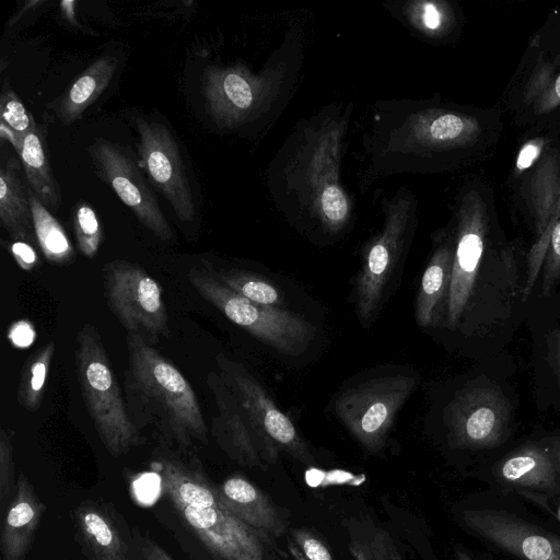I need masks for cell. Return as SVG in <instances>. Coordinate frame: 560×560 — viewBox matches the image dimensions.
Returning a JSON list of instances; mask_svg holds the SVG:
<instances>
[{
	"label": "cell",
	"mask_w": 560,
	"mask_h": 560,
	"mask_svg": "<svg viewBox=\"0 0 560 560\" xmlns=\"http://www.w3.org/2000/svg\"><path fill=\"white\" fill-rule=\"evenodd\" d=\"M527 252L521 238L504 233L491 188L480 184L470 191L435 327L464 355L480 362L508 352L527 312Z\"/></svg>",
	"instance_id": "obj_1"
},
{
	"label": "cell",
	"mask_w": 560,
	"mask_h": 560,
	"mask_svg": "<svg viewBox=\"0 0 560 560\" xmlns=\"http://www.w3.org/2000/svg\"><path fill=\"white\" fill-rule=\"evenodd\" d=\"M126 404L140 431L152 427L179 448L205 444L208 428L194 388L147 339L127 332Z\"/></svg>",
	"instance_id": "obj_2"
},
{
	"label": "cell",
	"mask_w": 560,
	"mask_h": 560,
	"mask_svg": "<svg viewBox=\"0 0 560 560\" xmlns=\"http://www.w3.org/2000/svg\"><path fill=\"white\" fill-rule=\"evenodd\" d=\"M510 354L478 362L451 390L441 420L448 446L487 452L506 443L517 428L520 396Z\"/></svg>",
	"instance_id": "obj_3"
},
{
	"label": "cell",
	"mask_w": 560,
	"mask_h": 560,
	"mask_svg": "<svg viewBox=\"0 0 560 560\" xmlns=\"http://www.w3.org/2000/svg\"><path fill=\"white\" fill-rule=\"evenodd\" d=\"M514 180L516 209L534 234L527 252L530 298L560 212V138L550 133L526 142L516 159Z\"/></svg>",
	"instance_id": "obj_4"
},
{
	"label": "cell",
	"mask_w": 560,
	"mask_h": 560,
	"mask_svg": "<svg viewBox=\"0 0 560 560\" xmlns=\"http://www.w3.org/2000/svg\"><path fill=\"white\" fill-rule=\"evenodd\" d=\"M75 374L98 438L115 457L127 454L142 439L121 395L97 328L84 323L75 337Z\"/></svg>",
	"instance_id": "obj_5"
},
{
	"label": "cell",
	"mask_w": 560,
	"mask_h": 560,
	"mask_svg": "<svg viewBox=\"0 0 560 560\" xmlns=\"http://www.w3.org/2000/svg\"><path fill=\"white\" fill-rule=\"evenodd\" d=\"M187 278L198 294L226 318L282 354H302L315 339V325L303 316L283 307L265 306L245 299L206 267L190 268Z\"/></svg>",
	"instance_id": "obj_6"
},
{
	"label": "cell",
	"mask_w": 560,
	"mask_h": 560,
	"mask_svg": "<svg viewBox=\"0 0 560 560\" xmlns=\"http://www.w3.org/2000/svg\"><path fill=\"white\" fill-rule=\"evenodd\" d=\"M508 104L520 125L540 129L560 122V13L530 42Z\"/></svg>",
	"instance_id": "obj_7"
},
{
	"label": "cell",
	"mask_w": 560,
	"mask_h": 560,
	"mask_svg": "<svg viewBox=\"0 0 560 560\" xmlns=\"http://www.w3.org/2000/svg\"><path fill=\"white\" fill-rule=\"evenodd\" d=\"M418 381L409 375H387L359 383L335 400L337 418L369 452L384 447L397 412Z\"/></svg>",
	"instance_id": "obj_8"
},
{
	"label": "cell",
	"mask_w": 560,
	"mask_h": 560,
	"mask_svg": "<svg viewBox=\"0 0 560 560\" xmlns=\"http://www.w3.org/2000/svg\"><path fill=\"white\" fill-rule=\"evenodd\" d=\"M104 295L127 332L155 342L167 331V313L158 281L140 266L125 260L102 267Z\"/></svg>",
	"instance_id": "obj_9"
},
{
	"label": "cell",
	"mask_w": 560,
	"mask_h": 560,
	"mask_svg": "<svg viewBox=\"0 0 560 560\" xmlns=\"http://www.w3.org/2000/svg\"><path fill=\"white\" fill-rule=\"evenodd\" d=\"M215 365L257 430L295 459L313 464L314 457L294 423L277 407L260 382L242 363L223 353L215 355Z\"/></svg>",
	"instance_id": "obj_10"
},
{
	"label": "cell",
	"mask_w": 560,
	"mask_h": 560,
	"mask_svg": "<svg viewBox=\"0 0 560 560\" xmlns=\"http://www.w3.org/2000/svg\"><path fill=\"white\" fill-rule=\"evenodd\" d=\"M524 325L530 335L533 397L540 412L560 413V302L528 300Z\"/></svg>",
	"instance_id": "obj_11"
},
{
	"label": "cell",
	"mask_w": 560,
	"mask_h": 560,
	"mask_svg": "<svg viewBox=\"0 0 560 560\" xmlns=\"http://www.w3.org/2000/svg\"><path fill=\"white\" fill-rule=\"evenodd\" d=\"M206 384L218 415L212 432L221 448L240 465L264 468L278 459L279 447L262 435L218 371H210Z\"/></svg>",
	"instance_id": "obj_12"
},
{
	"label": "cell",
	"mask_w": 560,
	"mask_h": 560,
	"mask_svg": "<svg viewBox=\"0 0 560 560\" xmlns=\"http://www.w3.org/2000/svg\"><path fill=\"white\" fill-rule=\"evenodd\" d=\"M139 153L151 183L182 222H191L196 207L177 142L168 129L145 118L136 120Z\"/></svg>",
	"instance_id": "obj_13"
},
{
	"label": "cell",
	"mask_w": 560,
	"mask_h": 560,
	"mask_svg": "<svg viewBox=\"0 0 560 560\" xmlns=\"http://www.w3.org/2000/svg\"><path fill=\"white\" fill-rule=\"evenodd\" d=\"M89 152L97 174L138 220L162 241H171L172 228L133 160L119 145L106 140L92 143Z\"/></svg>",
	"instance_id": "obj_14"
},
{
	"label": "cell",
	"mask_w": 560,
	"mask_h": 560,
	"mask_svg": "<svg viewBox=\"0 0 560 560\" xmlns=\"http://www.w3.org/2000/svg\"><path fill=\"white\" fill-rule=\"evenodd\" d=\"M180 516L215 556L223 560H265L261 538L219 501L201 508L175 502Z\"/></svg>",
	"instance_id": "obj_15"
},
{
	"label": "cell",
	"mask_w": 560,
	"mask_h": 560,
	"mask_svg": "<svg viewBox=\"0 0 560 560\" xmlns=\"http://www.w3.org/2000/svg\"><path fill=\"white\" fill-rule=\"evenodd\" d=\"M463 521L472 532L522 560H560V538L505 512L468 510Z\"/></svg>",
	"instance_id": "obj_16"
},
{
	"label": "cell",
	"mask_w": 560,
	"mask_h": 560,
	"mask_svg": "<svg viewBox=\"0 0 560 560\" xmlns=\"http://www.w3.org/2000/svg\"><path fill=\"white\" fill-rule=\"evenodd\" d=\"M492 471L506 486L549 493L560 489L551 455L536 433L497 460Z\"/></svg>",
	"instance_id": "obj_17"
},
{
	"label": "cell",
	"mask_w": 560,
	"mask_h": 560,
	"mask_svg": "<svg viewBox=\"0 0 560 560\" xmlns=\"http://www.w3.org/2000/svg\"><path fill=\"white\" fill-rule=\"evenodd\" d=\"M222 504L255 530L261 539L280 537L287 525L267 495L242 476H231L215 486Z\"/></svg>",
	"instance_id": "obj_18"
},
{
	"label": "cell",
	"mask_w": 560,
	"mask_h": 560,
	"mask_svg": "<svg viewBox=\"0 0 560 560\" xmlns=\"http://www.w3.org/2000/svg\"><path fill=\"white\" fill-rule=\"evenodd\" d=\"M74 523L90 560H135L121 526L107 508L83 502L74 511Z\"/></svg>",
	"instance_id": "obj_19"
},
{
	"label": "cell",
	"mask_w": 560,
	"mask_h": 560,
	"mask_svg": "<svg viewBox=\"0 0 560 560\" xmlns=\"http://www.w3.org/2000/svg\"><path fill=\"white\" fill-rule=\"evenodd\" d=\"M45 509L27 476L20 472L15 495L9 505L1 530L3 560H24Z\"/></svg>",
	"instance_id": "obj_20"
},
{
	"label": "cell",
	"mask_w": 560,
	"mask_h": 560,
	"mask_svg": "<svg viewBox=\"0 0 560 560\" xmlns=\"http://www.w3.org/2000/svg\"><path fill=\"white\" fill-rule=\"evenodd\" d=\"M0 220L9 234L18 241H36L28 189L21 179L18 161L11 155L1 162Z\"/></svg>",
	"instance_id": "obj_21"
},
{
	"label": "cell",
	"mask_w": 560,
	"mask_h": 560,
	"mask_svg": "<svg viewBox=\"0 0 560 560\" xmlns=\"http://www.w3.org/2000/svg\"><path fill=\"white\" fill-rule=\"evenodd\" d=\"M454 244L441 247L423 271L418 290L415 316L422 328L436 327L448 289Z\"/></svg>",
	"instance_id": "obj_22"
},
{
	"label": "cell",
	"mask_w": 560,
	"mask_h": 560,
	"mask_svg": "<svg viewBox=\"0 0 560 560\" xmlns=\"http://www.w3.org/2000/svg\"><path fill=\"white\" fill-rule=\"evenodd\" d=\"M117 65L116 57L104 55L80 74L57 106V116L62 125H70L83 115L106 89Z\"/></svg>",
	"instance_id": "obj_23"
},
{
	"label": "cell",
	"mask_w": 560,
	"mask_h": 560,
	"mask_svg": "<svg viewBox=\"0 0 560 560\" xmlns=\"http://www.w3.org/2000/svg\"><path fill=\"white\" fill-rule=\"evenodd\" d=\"M19 156L30 189L49 211L57 212L61 206V192L50 168L45 148V133L40 127L36 126L25 136Z\"/></svg>",
	"instance_id": "obj_24"
},
{
	"label": "cell",
	"mask_w": 560,
	"mask_h": 560,
	"mask_svg": "<svg viewBox=\"0 0 560 560\" xmlns=\"http://www.w3.org/2000/svg\"><path fill=\"white\" fill-rule=\"evenodd\" d=\"M28 198L35 238L45 258L57 265L70 264L74 252L62 225L31 189Z\"/></svg>",
	"instance_id": "obj_25"
},
{
	"label": "cell",
	"mask_w": 560,
	"mask_h": 560,
	"mask_svg": "<svg viewBox=\"0 0 560 560\" xmlns=\"http://www.w3.org/2000/svg\"><path fill=\"white\" fill-rule=\"evenodd\" d=\"M55 349V341H48L34 352L23 366L18 399L26 410L35 411L40 406Z\"/></svg>",
	"instance_id": "obj_26"
},
{
	"label": "cell",
	"mask_w": 560,
	"mask_h": 560,
	"mask_svg": "<svg viewBox=\"0 0 560 560\" xmlns=\"http://www.w3.org/2000/svg\"><path fill=\"white\" fill-rule=\"evenodd\" d=\"M206 268L222 283L245 299L265 306L282 307L280 291L265 278L237 269Z\"/></svg>",
	"instance_id": "obj_27"
},
{
	"label": "cell",
	"mask_w": 560,
	"mask_h": 560,
	"mask_svg": "<svg viewBox=\"0 0 560 560\" xmlns=\"http://www.w3.org/2000/svg\"><path fill=\"white\" fill-rule=\"evenodd\" d=\"M36 127L20 97L4 81L0 98V132L20 154L23 140Z\"/></svg>",
	"instance_id": "obj_28"
},
{
	"label": "cell",
	"mask_w": 560,
	"mask_h": 560,
	"mask_svg": "<svg viewBox=\"0 0 560 560\" xmlns=\"http://www.w3.org/2000/svg\"><path fill=\"white\" fill-rule=\"evenodd\" d=\"M354 560H405L387 532L372 526L349 544Z\"/></svg>",
	"instance_id": "obj_29"
},
{
	"label": "cell",
	"mask_w": 560,
	"mask_h": 560,
	"mask_svg": "<svg viewBox=\"0 0 560 560\" xmlns=\"http://www.w3.org/2000/svg\"><path fill=\"white\" fill-rule=\"evenodd\" d=\"M560 290V212L552 226L550 240L542 259L532 295L551 298ZM530 295V296H532Z\"/></svg>",
	"instance_id": "obj_30"
},
{
	"label": "cell",
	"mask_w": 560,
	"mask_h": 560,
	"mask_svg": "<svg viewBox=\"0 0 560 560\" xmlns=\"http://www.w3.org/2000/svg\"><path fill=\"white\" fill-rule=\"evenodd\" d=\"M73 224L79 249L85 257H94L101 244L102 229L97 215L90 205L85 202L78 205Z\"/></svg>",
	"instance_id": "obj_31"
},
{
	"label": "cell",
	"mask_w": 560,
	"mask_h": 560,
	"mask_svg": "<svg viewBox=\"0 0 560 560\" xmlns=\"http://www.w3.org/2000/svg\"><path fill=\"white\" fill-rule=\"evenodd\" d=\"M14 488V463L12 434L0 429V502L3 508Z\"/></svg>",
	"instance_id": "obj_32"
},
{
	"label": "cell",
	"mask_w": 560,
	"mask_h": 560,
	"mask_svg": "<svg viewBox=\"0 0 560 560\" xmlns=\"http://www.w3.org/2000/svg\"><path fill=\"white\" fill-rule=\"evenodd\" d=\"M322 208L329 221H342L348 211L347 200L342 191L336 186L326 187L322 194Z\"/></svg>",
	"instance_id": "obj_33"
},
{
	"label": "cell",
	"mask_w": 560,
	"mask_h": 560,
	"mask_svg": "<svg viewBox=\"0 0 560 560\" xmlns=\"http://www.w3.org/2000/svg\"><path fill=\"white\" fill-rule=\"evenodd\" d=\"M292 537L307 560H332L326 546L310 532L294 529Z\"/></svg>",
	"instance_id": "obj_34"
},
{
	"label": "cell",
	"mask_w": 560,
	"mask_h": 560,
	"mask_svg": "<svg viewBox=\"0 0 560 560\" xmlns=\"http://www.w3.org/2000/svg\"><path fill=\"white\" fill-rule=\"evenodd\" d=\"M135 537L143 560H173V558L149 536L136 533Z\"/></svg>",
	"instance_id": "obj_35"
},
{
	"label": "cell",
	"mask_w": 560,
	"mask_h": 560,
	"mask_svg": "<svg viewBox=\"0 0 560 560\" xmlns=\"http://www.w3.org/2000/svg\"><path fill=\"white\" fill-rule=\"evenodd\" d=\"M11 250L22 269L31 270L37 264V255L28 243L16 241L12 244Z\"/></svg>",
	"instance_id": "obj_36"
},
{
	"label": "cell",
	"mask_w": 560,
	"mask_h": 560,
	"mask_svg": "<svg viewBox=\"0 0 560 560\" xmlns=\"http://www.w3.org/2000/svg\"><path fill=\"white\" fill-rule=\"evenodd\" d=\"M536 434L551 455L558 476L560 478V429L553 431H540Z\"/></svg>",
	"instance_id": "obj_37"
},
{
	"label": "cell",
	"mask_w": 560,
	"mask_h": 560,
	"mask_svg": "<svg viewBox=\"0 0 560 560\" xmlns=\"http://www.w3.org/2000/svg\"><path fill=\"white\" fill-rule=\"evenodd\" d=\"M35 337V331L32 325L25 320L15 323L10 330L9 338L16 347L30 346Z\"/></svg>",
	"instance_id": "obj_38"
},
{
	"label": "cell",
	"mask_w": 560,
	"mask_h": 560,
	"mask_svg": "<svg viewBox=\"0 0 560 560\" xmlns=\"http://www.w3.org/2000/svg\"><path fill=\"white\" fill-rule=\"evenodd\" d=\"M423 22L431 30L438 28L441 24V14L432 3L424 5Z\"/></svg>",
	"instance_id": "obj_39"
},
{
	"label": "cell",
	"mask_w": 560,
	"mask_h": 560,
	"mask_svg": "<svg viewBox=\"0 0 560 560\" xmlns=\"http://www.w3.org/2000/svg\"><path fill=\"white\" fill-rule=\"evenodd\" d=\"M292 555L295 557V560H307L303 553L299 551L295 546H290Z\"/></svg>",
	"instance_id": "obj_40"
},
{
	"label": "cell",
	"mask_w": 560,
	"mask_h": 560,
	"mask_svg": "<svg viewBox=\"0 0 560 560\" xmlns=\"http://www.w3.org/2000/svg\"><path fill=\"white\" fill-rule=\"evenodd\" d=\"M457 556H458V560H471L467 555H465L463 552H458Z\"/></svg>",
	"instance_id": "obj_41"
},
{
	"label": "cell",
	"mask_w": 560,
	"mask_h": 560,
	"mask_svg": "<svg viewBox=\"0 0 560 560\" xmlns=\"http://www.w3.org/2000/svg\"><path fill=\"white\" fill-rule=\"evenodd\" d=\"M557 296H558L559 302H560V290L557 292Z\"/></svg>",
	"instance_id": "obj_42"
}]
</instances>
